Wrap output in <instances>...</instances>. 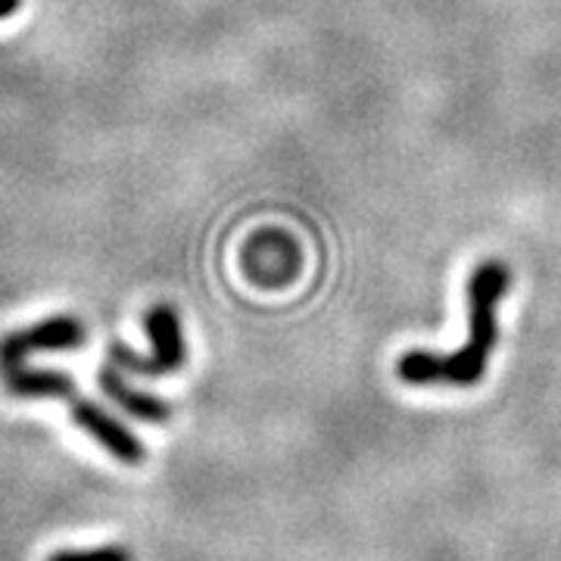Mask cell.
Here are the masks:
<instances>
[{
    "label": "cell",
    "instance_id": "obj_1",
    "mask_svg": "<svg viewBox=\"0 0 561 561\" xmlns=\"http://www.w3.org/2000/svg\"><path fill=\"white\" fill-rule=\"evenodd\" d=\"M508 268L502 262H483L468 278V343L453 356H434L412 350L397 362V375L412 387L424 383H453L471 387L483 378L486 359L500 341L496 306L508 290Z\"/></svg>",
    "mask_w": 561,
    "mask_h": 561
},
{
    "label": "cell",
    "instance_id": "obj_2",
    "mask_svg": "<svg viewBox=\"0 0 561 561\" xmlns=\"http://www.w3.org/2000/svg\"><path fill=\"white\" fill-rule=\"evenodd\" d=\"M144 331L150 337V356H138L128 346L113 343L110 362L122 371H131L140 378H162V375L181 371L187 362V346H184V334H181L179 312L169 302H157L144 316Z\"/></svg>",
    "mask_w": 561,
    "mask_h": 561
},
{
    "label": "cell",
    "instance_id": "obj_3",
    "mask_svg": "<svg viewBox=\"0 0 561 561\" xmlns=\"http://www.w3.org/2000/svg\"><path fill=\"white\" fill-rule=\"evenodd\" d=\"M84 343V324L76 316H54L32 328L13 331L0 341V368H16L25 365L35 353H62V350H79Z\"/></svg>",
    "mask_w": 561,
    "mask_h": 561
},
{
    "label": "cell",
    "instance_id": "obj_4",
    "mask_svg": "<svg viewBox=\"0 0 561 561\" xmlns=\"http://www.w3.org/2000/svg\"><path fill=\"white\" fill-rule=\"evenodd\" d=\"M243 272L265 290L284 287L300 272V247L290 234L265 228L243 247Z\"/></svg>",
    "mask_w": 561,
    "mask_h": 561
},
{
    "label": "cell",
    "instance_id": "obj_5",
    "mask_svg": "<svg viewBox=\"0 0 561 561\" xmlns=\"http://www.w3.org/2000/svg\"><path fill=\"white\" fill-rule=\"evenodd\" d=\"M69 415L72 421L79 424L81 431L91 437V440L103 446L110 456L122 465H144L147 459V449H144V443L122 424L119 419H113L103 405H98L94 400H88V397H81V393H72L69 397Z\"/></svg>",
    "mask_w": 561,
    "mask_h": 561
},
{
    "label": "cell",
    "instance_id": "obj_6",
    "mask_svg": "<svg viewBox=\"0 0 561 561\" xmlns=\"http://www.w3.org/2000/svg\"><path fill=\"white\" fill-rule=\"evenodd\" d=\"M98 383H101L103 393L116 402L125 415H131V419L147 421V424H165V421L172 419V405L169 402L153 397V393H144L138 387H131V383L125 381L122 368H116V365L101 368L98 371Z\"/></svg>",
    "mask_w": 561,
    "mask_h": 561
},
{
    "label": "cell",
    "instance_id": "obj_7",
    "mask_svg": "<svg viewBox=\"0 0 561 561\" xmlns=\"http://www.w3.org/2000/svg\"><path fill=\"white\" fill-rule=\"evenodd\" d=\"M3 381L7 390L20 400H69L72 393H79L76 381L66 371H54V368H28V365L3 368Z\"/></svg>",
    "mask_w": 561,
    "mask_h": 561
},
{
    "label": "cell",
    "instance_id": "obj_8",
    "mask_svg": "<svg viewBox=\"0 0 561 561\" xmlns=\"http://www.w3.org/2000/svg\"><path fill=\"white\" fill-rule=\"evenodd\" d=\"M44 561H135L122 546H98V549H57Z\"/></svg>",
    "mask_w": 561,
    "mask_h": 561
},
{
    "label": "cell",
    "instance_id": "obj_9",
    "mask_svg": "<svg viewBox=\"0 0 561 561\" xmlns=\"http://www.w3.org/2000/svg\"><path fill=\"white\" fill-rule=\"evenodd\" d=\"M22 0H0V20H10L13 13H20Z\"/></svg>",
    "mask_w": 561,
    "mask_h": 561
}]
</instances>
